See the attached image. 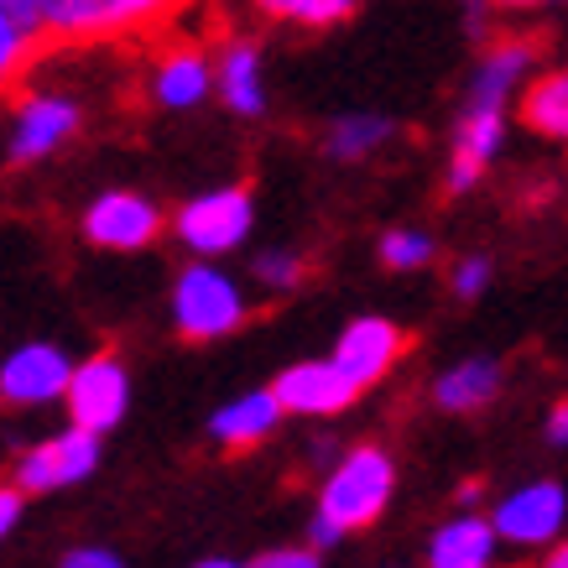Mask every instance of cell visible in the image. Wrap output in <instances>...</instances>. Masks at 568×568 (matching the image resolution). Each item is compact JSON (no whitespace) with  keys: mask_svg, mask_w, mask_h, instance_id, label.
<instances>
[{"mask_svg":"<svg viewBox=\"0 0 568 568\" xmlns=\"http://www.w3.org/2000/svg\"><path fill=\"white\" fill-rule=\"evenodd\" d=\"M178 0H42L37 32L58 48H89V42H125L146 37L173 17Z\"/></svg>","mask_w":568,"mask_h":568,"instance_id":"6da1fadb","label":"cell"},{"mask_svg":"<svg viewBox=\"0 0 568 568\" xmlns=\"http://www.w3.org/2000/svg\"><path fill=\"white\" fill-rule=\"evenodd\" d=\"M396 490V465L392 454L376 444H361L339 454L334 465H328V480L318 490V521H328L339 537L361 532L371 521L386 511V500Z\"/></svg>","mask_w":568,"mask_h":568,"instance_id":"7a4b0ae2","label":"cell"},{"mask_svg":"<svg viewBox=\"0 0 568 568\" xmlns=\"http://www.w3.org/2000/svg\"><path fill=\"white\" fill-rule=\"evenodd\" d=\"M251 318V297L235 276L224 272V266H209L204 261H193L183 266L173 282V324L183 339L193 345H209V339H224V334H235V328Z\"/></svg>","mask_w":568,"mask_h":568,"instance_id":"3957f363","label":"cell"},{"mask_svg":"<svg viewBox=\"0 0 568 568\" xmlns=\"http://www.w3.org/2000/svg\"><path fill=\"white\" fill-rule=\"evenodd\" d=\"M251 224H256L251 193L245 189H209V193H199V199H189V204L178 209L173 235L189 245L193 256H230V251H241L245 245Z\"/></svg>","mask_w":568,"mask_h":568,"instance_id":"277c9868","label":"cell"},{"mask_svg":"<svg viewBox=\"0 0 568 568\" xmlns=\"http://www.w3.org/2000/svg\"><path fill=\"white\" fill-rule=\"evenodd\" d=\"M63 402H69L73 428L100 433L104 438L110 428H121L125 407H131V371H125L115 355H89L84 365L69 371Z\"/></svg>","mask_w":568,"mask_h":568,"instance_id":"5b68a950","label":"cell"},{"mask_svg":"<svg viewBox=\"0 0 568 568\" xmlns=\"http://www.w3.org/2000/svg\"><path fill=\"white\" fill-rule=\"evenodd\" d=\"M94 465H100V433L63 428L42 438V444H32L17 459V490L21 496H48V490L79 485Z\"/></svg>","mask_w":568,"mask_h":568,"instance_id":"8992f818","label":"cell"},{"mask_svg":"<svg viewBox=\"0 0 568 568\" xmlns=\"http://www.w3.org/2000/svg\"><path fill=\"white\" fill-rule=\"evenodd\" d=\"M564 521H568V496L558 480H532L511 490V496L496 506V527L500 542H517V548H552L564 537Z\"/></svg>","mask_w":568,"mask_h":568,"instance_id":"52a82bcc","label":"cell"},{"mask_svg":"<svg viewBox=\"0 0 568 568\" xmlns=\"http://www.w3.org/2000/svg\"><path fill=\"white\" fill-rule=\"evenodd\" d=\"M79 125H84V110H79L69 94H27V100L17 104L6 156H11L17 168H32V162L58 152L63 141L79 136Z\"/></svg>","mask_w":568,"mask_h":568,"instance_id":"ba28073f","label":"cell"},{"mask_svg":"<svg viewBox=\"0 0 568 568\" xmlns=\"http://www.w3.org/2000/svg\"><path fill=\"white\" fill-rule=\"evenodd\" d=\"M162 209L146 199V193H131V189H115V193H100L94 204L84 209V235L89 245L100 251H146V245L162 235Z\"/></svg>","mask_w":568,"mask_h":568,"instance_id":"9c48e42d","label":"cell"},{"mask_svg":"<svg viewBox=\"0 0 568 568\" xmlns=\"http://www.w3.org/2000/svg\"><path fill=\"white\" fill-rule=\"evenodd\" d=\"M402 345H407V339H402V328H396L392 318H355V324L339 334L328 365H334L355 392H365V386H376V381L392 376V365L402 361Z\"/></svg>","mask_w":568,"mask_h":568,"instance_id":"30bf717a","label":"cell"},{"mask_svg":"<svg viewBox=\"0 0 568 568\" xmlns=\"http://www.w3.org/2000/svg\"><path fill=\"white\" fill-rule=\"evenodd\" d=\"M506 146V110H459L454 121V141H448V178L444 189L448 193H469L490 173V162L500 156Z\"/></svg>","mask_w":568,"mask_h":568,"instance_id":"8fae6325","label":"cell"},{"mask_svg":"<svg viewBox=\"0 0 568 568\" xmlns=\"http://www.w3.org/2000/svg\"><path fill=\"white\" fill-rule=\"evenodd\" d=\"M537 63V42L532 37H500L480 52V63L469 69L465 84V104L469 110H506L511 94L521 89V79L532 73Z\"/></svg>","mask_w":568,"mask_h":568,"instance_id":"7c38bea8","label":"cell"},{"mask_svg":"<svg viewBox=\"0 0 568 568\" xmlns=\"http://www.w3.org/2000/svg\"><path fill=\"white\" fill-rule=\"evenodd\" d=\"M69 355L58 345H21L17 355L0 361V396L17 402V407H42V402H58L63 386H69Z\"/></svg>","mask_w":568,"mask_h":568,"instance_id":"4fadbf2b","label":"cell"},{"mask_svg":"<svg viewBox=\"0 0 568 568\" xmlns=\"http://www.w3.org/2000/svg\"><path fill=\"white\" fill-rule=\"evenodd\" d=\"M272 392H276V402H282V413H297V417H334L361 396L328 361L287 365V371L272 381Z\"/></svg>","mask_w":568,"mask_h":568,"instance_id":"5bb4252c","label":"cell"},{"mask_svg":"<svg viewBox=\"0 0 568 568\" xmlns=\"http://www.w3.org/2000/svg\"><path fill=\"white\" fill-rule=\"evenodd\" d=\"M146 94H152L162 110H193L214 94V58L193 42H178L152 63V79H146Z\"/></svg>","mask_w":568,"mask_h":568,"instance_id":"9a60e30c","label":"cell"},{"mask_svg":"<svg viewBox=\"0 0 568 568\" xmlns=\"http://www.w3.org/2000/svg\"><path fill=\"white\" fill-rule=\"evenodd\" d=\"M214 94L224 110H235L245 121L266 115V69H261V48L251 37H230L214 58Z\"/></svg>","mask_w":568,"mask_h":568,"instance_id":"2e32d148","label":"cell"},{"mask_svg":"<svg viewBox=\"0 0 568 568\" xmlns=\"http://www.w3.org/2000/svg\"><path fill=\"white\" fill-rule=\"evenodd\" d=\"M276 428H282V402H276L272 386L235 396V402H224L220 413L209 417V433H214L224 448H256V444H266Z\"/></svg>","mask_w":568,"mask_h":568,"instance_id":"e0dca14e","label":"cell"},{"mask_svg":"<svg viewBox=\"0 0 568 568\" xmlns=\"http://www.w3.org/2000/svg\"><path fill=\"white\" fill-rule=\"evenodd\" d=\"M500 386H506V371H500L496 355H469V361L448 365L444 376L433 381V402L444 407V413H480V407H490L500 396Z\"/></svg>","mask_w":568,"mask_h":568,"instance_id":"ac0fdd59","label":"cell"},{"mask_svg":"<svg viewBox=\"0 0 568 568\" xmlns=\"http://www.w3.org/2000/svg\"><path fill=\"white\" fill-rule=\"evenodd\" d=\"M496 548H500L496 527L485 517H475V511H459L454 521H444V527L433 532L428 564L433 568H485L496 558Z\"/></svg>","mask_w":568,"mask_h":568,"instance_id":"d6986e66","label":"cell"},{"mask_svg":"<svg viewBox=\"0 0 568 568\" xmlns=\"http://www.w3.org/2000/svg\"><path fill=\"white\" fill-rule=\"evenodd\" d=\"M517 94H521V121L532 125L537 136H548V141L568 136V73L564 69L521 79Z\"/></svg>","mask_w":568,"mask_h":568,"instance_id":"ffe728a7","label":"cell"},{"mask_svg":"<svg viewBox=\"0 0 568 568\" xmlns=\"http://www.w3.org/2000/svg\"><path fill=\"white\" fill-rule=\"evenodd\" d=\"M396 136V125L386 115H371V110H355V115H339V121L328 125V156L334 162H365V156H376L386 141Z\"/></svg>","mask_w":568,"mask_h":568,"instance_id":"44dd1931","label":"cell"},{"mask_svg":"<svg viewBox=\"0 0 568 568\" xmlns=\"http://www.w3.org/2000/svg\"><path fill=\"white\" fill-rule=\"evenodd\" d=\"M361 0H256V11L266 21H282V27H334V21H349Z\"/></svg>","mask_w":568,"mask_h":568,"instance_id":"7402d4cb","label":"cell"},{"mask_svg":"<svg viewBox=\"0 0 568 568\" xmlns=\"http://www.w3.org/2000/svg\"><path fill=\"white\" fill-rule=\"evenodd\" d=\"M37 52H42V32H37V27H27L21 17H11V11L0 6V94H6L21 73L32 69Z\"/></svg>","mask_w":568,"mask_h":568,"instance_id":"603a6c76","label":"cell"},{"mask_svg":"<svg viewBox=\"0 0 568 568\" xmlns=\"http://www.w3.org/2000/svg\"><path fill=\"white\" fill-rule=\"evenodd\" d=\"M433 256H438V245H433L428 230H392V235H381V261L392 272H423Z\"/></svg>","mask_w":568,"mask_h":568,"instance_id":"cb8c5ba5","label":"cell"},{"mask_svg":"<svg viewBox=\"0 0 568 568\" xmlns=\"http://www.w3.org/2000/svg\"><path fill=\"white\" fill-rule=\"evenodd\" d=\"M251 272H256V282L266 293H297L308 282V261L297 256V251H266Z\"/></svg>","mask_w":568,"mask_h":568,"instance_id":"d4e9b609","label":"cell"},{"mask_svg":"<svg viewBox=\"0 0 568 568\" xmlns=\"http://www.w3.org/2000/svg\"><path fill=\"white\" fill-rule=\"evenodd\" d=\"M448 287H454V297L475 303V297L490 287V256H465V261H454V276H448Z\"/></svg>","mask_w":568,"mask_h":568,"instance_id":"484cf974","label":"cell"},{"mask_svg":"<svg viewBox=\"0 0 568 568\" xmlns=\"http://www.w3.org/2000/svg\"><path fill=\"white\" fill-rule=\"evenodd\" d=\"M324 552L313 548H276V552H256V568H318Z\"/></svg>","mask_w":568,"mask_h":568,"instance_id":"4316f807","label":"cell"},{"mask_svg":"<svg viewBox=\"0 0 568 568\" xmlns=\"http://www.w3.org/2000/svg\"><path fill=\"white\" fill-rule=\"evenodd\" d=\"M17 521H21V490L17 485H0V542L17 532Z\"/></svg>","mask_w":568,"mask_h":568,"instance_id":"83f0119b","label":"cell"},{"mask_svg":"<svg viewBox=\"0 0 568 568\" xmlns=\"http://www.w3.org/2000/svg\"><path fill=\"white\" fill-rule=\"evenodd\" d=\"M63 568H121V552L110 548H79L63 558Z\"/></svg>","mask_w":568,"mask_h":568,"instance_id":"f1b7e54d","label":"cell"},{"mask_svg":"<svg viewBox=\"0 0 568 568\" xmlns=\"http://www.w3.org/2000/svg\"><path fill=\"white\" fill-rule=\"evenodd\" d=\"M548 444H552V448L568 444V407H564V402H558V407L548 413Z\"/></svg>","mask_w":568,"mask_h":568,"instance_id":"f546056e","label":"cell"},{"mask_svg":"<svg viewBox=\"0 0 568 568\" xmlns=\"http://www.w3.org/2000/svg\"><path fill=\"white\" fill-rule=\"evenodd\" d=\"M0 6H6L11 17H21L27 27H37V11H42V0H0Z\"/></svg>","mask_w":568,"mask_h":568,"instance_id":"4dcf8cb0","label":"cell"},{"mask_svg":"<svg viewBox=\"0 0 568 568\" xmlns=\"http://www.w3.org/2000/svg\"><path fill=\"white\" fill-rule=\"evenodd\" d=\"M485 500V485L480 480H469V485H459V511H475Z\"/></svg>","mask_w":568,"mask_h":568,"instance_id":"1f68e13d","label":"cell"},{"mask_svg":"<svg viewBox=\"0 0 568 568\" xmlns=\"http://www.w3.org/2000/svg\"><path fill=\"white\" fill-rule=\"evenodd\" d=\"M496 6H506V11H527V6H552V0H496Z\"/></svg>","mask_w":568,"mask_h":568,"instance_id":"d6a6232c","label":"cell"}]
</instances>
